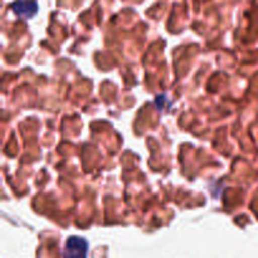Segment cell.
Returning a JSON list of instances; mask_svg holds the SVG:
<instances>
[{
  "label": "cell",
  "mask_w": 258,
  "mask_h": 258,
  "mask_svg": "<svg viewBox=\"0 0 258 258\" xmlns=\"http://www.w3.org/2000/svg\"><path fill=\"white\" fill-rule=\"evenodd\" d=\"M88 243L85 238L72 236L66 241L63 258H87Z\"/></svg>",
  "instance_id": "cell-1"
},
{
  "label": "cell",
  "mask_w": 258,
  "mask_h": 258,
  "mask_svg": "<svg viewBox=\"0 0 258 258\" xmlns=\"http://www.w3.org/2000/svg\"><path fill=\"white\" fill-rule=\"evenodd\" d=\"M12 10L18 17L29 19L37 14L38 5L34 0H17L12 4Z\"/></svg>",
  "instance_id": "cell-2"
}]
</instances>
